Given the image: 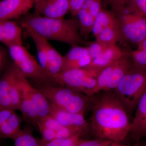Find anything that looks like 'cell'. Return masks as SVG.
Here are the masks:
<instances>
[{
	"instance_id": "cell-5",
	"label": "cell",
	"mask_w": 146,
	"mask_h": 146,
	"mask_svg": "<svg viewBox=\"0 0 146 146\" xmlns=\"http://www.w3.org/2000/svg\"><path fill=\"white\" fill-rule=\"evenodd\" d=\"M97 74L96 71L88 68L72 69L52 76L48 81L68 86L89 96L96 83Z\"/></svg>"
},
{
	"instance_id": "cell-19",
	"label": "cell",
	"mask_w": 146,
	"mask_h": 146,
	"mask_svg": "<svg viewBox=\"0 0 146 146\" xmlns=\"http://www.w3.org/2000/svg\"><path fill=\"white\" fill-rule=\"evenodd\" d=\"M19 110L22 112L24 119L27 123L31 124L36 125V123L39 120L37 110L34 104L28 96L25 90L23 87L22 80L21 102Z\"/></svg>"
},
{
	"instance_id": "cell-21",
	"label": "cell",
	"mask_w": 146,
	"mask_h": 146,
	"mask_svg": "<svg viewBox=\"0 0 146 146\" xmlns=\"http://www.w3.org/2000/svg\"><path fill=\"white\" fill-rule=\"evenodd\" d=\"M38 121L53 130L56 134V138H67L75 136H80L77 132L62 125L50 114L41 118Z\"/></svg>"
},
{
	"instance_id": "cell-13",
	"label": "cell",
	"mask_w": 146,
	"mask_h": 146,
	"mask_svg": "<svg viewBox=\"0 0 146 146\" xmlns=\"http://www.w3.org/2000/svg\"><path fill=\"white\" fill-rule=\"evenodd\" d=\"M20 24L7 20L0 21V41L8 48L23 45L22 31Z\"/></svg>"
},
{
	"instance_id": "cell-37",
	"label": "cell",
	"mask_w": 146,
	"mask_h": 146,
	"mask_svg": "<svg viewBox=\"0 0 146 146\" xmlns=\"http://www.w3.org/2000/svg\"><path fill=\"white\" fill-rule=\"evenodd\" d=\"M15 112V110L11 108H5L0 110V125H2Z\"/></svg>"
},
{
	"instance_id": "cell-16",
	"label": "cell",
	"mask_w": 146,
	"mask_h": 146,
	"mask_svg": "<svg viewBox=\"0 0 146 146\" xmlns=\"http://www.w3.org/2000/svg\"><path fill=\"white\" fill-rule=\"evenodd\" d=\"M26 78L25 77L23 78L22 84L28 96L36 107L39 120L49 115L50 102L42 92L29 83Z\"/></svg>"
},
{
	"instance_id": "cell-30",
	"label": "cell",
	"mask_w": 146,
	"mask_h": 146,
	"mask_svg": "<svg viewBox=\"0 0 146 146\" xmlns=\"http://www.w3.org/2000/svg\"><path fill=\"white\" fill-rule=\"evenodd\" d=\"M133 68L146 71V50L137 49L130 54Z\"/></svg>"
},
{
	"instance_id": "cell-32",
	"label": "cell",
	"mask_w": 146,
	"mask_h": 146,
	"mask_svg": "<svg viewBox=\"0 0 146 146\" xmlns=\"http://www.w3.org/2000/svg\"><path fill=\"white\" fill-rule=\"evenodd\" d=\"M102 0H86L82 8L89 11L95 18L102 9Z\"/></svg>"
},
{
	"instance_id": "cell-3",
	"label": "cell",
	"mask_w": 146,
	"mask_h": 146,
	"mask_svg": "<svg viewBox=\"0 0 146 146\" xmlns=\"http://www.w3.org/2000/svg\"><path fill=\"white\" fill-rule=\"evenodd\" d=\"M35 88L44 94L50 102L65 111L84 115L93 106V96L86 95L68 87L48 83L38 84Z\"/></svg>"
},
{
	"instance_id": "cell-33",
	"label": "cell",
	"mask_w": 146,
	"mask_h": 146,
	"mask_svg": "<svg viewBox=\"0 0 146 146\" xmlns=\"http://www.w3.org/2000/svg\"><path fill=\"white\" fill-rule=\"evenodd\" d=\"M107 46L96 40L95 42H91L87 47L92 60L101 54Z\"/></svg>"
},
{
	"instance_id": "cell-23",
	"label": "cell",
	"mask_w": 146,
	"mask_h": 146,
	"mask_svg": "<svg viewBox=\"0 0 146 146\" xmlns=\"http://www.w3.org/2000/svg\"><path fill=\"white\" fill-rule=\"evenodd\" d=\"M96 38V41L106 46L117 44V42L124 39L119 26L106 28L103 30Z\"/></svg>"
},
{
	"instance_id": "cell-36",
	"label": "cell",
	"mask_w": 146,
	"mask_h": 146,
	"mask_svg": "<svg viewBox=\"0 0 146 146\" xmlns=\"http://www.w3.org/2000/svg\"><path fill=\"white\" fill-rule=\"evenodd\" d=\"M86 0H70V11L73 16H77L83 7Z\"/></svg>"
},
{
	"instance_id": "cell-26",
	"label": "cell",
	"mask_w": 146,
	"mask_h": 146,
	"mask_svg": "<svg viewBox=\"0 0 146 146\" xmlns=\"http://www.w3.org/2000/svg\"><path fill=\"white\" fill-rule=\"evenodd\" d=\"M79 32L82 37L86 39L92 33L95 18L88 10L82 8L77 14Z\"/></svg>"
},
{
	"instance_id": "cell-24",
	"label": "cell",
	"mask_w": 146,
	"mask_h": 146,
	"mask_svg": "<svg viewBox=\"0 0 146 146\" xmlns=\"http://www.w3.org/2000/svg\"><path fill=\"white\" fill-rule=\"evenodd\" d=\"M32 127L26 126L12 138L15 146H42V139H36L33 135Z\"/></svg>"
},
{
	"instance_id": "cell-7",
	"label": "cell",
	"mask_w": 146,
	"mask_h": 146,
	"mask_svg": "<svg viewBox=\"0 0 146 146\" xmlns=\"http://www.w3.org/2000/svg\"><path fill=\"white\" fill-rule=\"evenodd\" d=\"M9 52L13 63L18 67L25 78L46 81L48 77L39 62L25 47L23 45L8 48Z\"/></svg>"
},
{
	"instance_id": "cell-12",
	"label": "cell",
	"mask_w": 146,
	"mask_h": 146,
	"mask_svg": "<svg viewBox=\"0 0 146 146\" xmlns=\"http://www.w3.org/2000/svg\"><path fill=\"white\" fill-rule=\"evenodd\" d=\"M35 7V14L48 18H63L70 11V0H43Z\"/></svg>"
},
{
	"instance_id": "cell-42",
	"label": "cell",
	"mask_w": 146,
	"mask_h": 146,
	"mask_svg": "<svg viewBox=\"0 0 146 146\" xmlns=\"http://www.w3.org/2000/svg\"><path fill=\"white\" fill-rule=\"evenodd\" d=\"M143 146H146V141L143 144Z\"/></svg>"
},
{
	"instance_id": "cell-25",
	"label": "cell",
	"mask_w": 146,
	"mask_h": 146,
	"mask_svg": "<svg viewBox=\"0 0 146 146\" xmlns=\"http://www.w3.org/2000/svg\"><path fill=\"white\" fill-rule=\"evenodd\" d=\"M22 121V119L14 112L7 121L0 125L1 138L12 139L21 130Z\"/></svg>"
},
{
	"instance_id": "cell-15",
	"label": "cell",
	"mask_w": 146,
	"mask_h": 146,
	"mask_svg": "<svg viewBox=\"0 0 146 146\" xmlns=\"http://www.w3.org/2000/svg\"><path fill=\"white\" fill-rule=\"evenodd\" d=\"M125 55V53L117 44L108 46L101 54L92 60L86 68L94 70L98 73L103 68L117 62Z\"/></svg>"
},
{
	"instance_id": "cell-27",
	"label": "cell",
	"mask_w": 146,
	"mask_h": 146,
	"mask_svg": "<svg viewBox=\"0 0 146 146\" xmlns=\"http://www.w3.org/2000/svg\"><path fill=\"white\" fill-rule=\"evenodd\" d=\"M116 63V62L108 65L98 72L96 77V83L94 89L91 91L89 96H93L104 91L109 81L112 70Z\"/></svg>"
},
{
	"instance_id": "cell-6",
	"label": "cell",
	"mask_w": 146,
	"mask_h": 146,
	"mask_svg": "<svg viewBox=\"0 0 146 146\" xmlns=\"http://www.w3.org/2000/svg\"><path fill=\"white\" fill-rule=\"evenodd\" d=\"M116 12L124 38L136 44L146 37V18L125 5Z\"/></svg>"
},
{
	"instance_id": "cell-39",
	"label": "cell",
	"mask_w": 146,
	"mask_h": 146,
	"mask_svg": "<svg viewBox=\"0 0 146 146\" xmlns=\"http://www.w3.org/2000/svg\"><path fill=\"white\" fill-rule=\"evenodd\" d=\"M108 3L112 5L113 9L117 11L123 8L126 5L127 0H106Z\"/></svg>"
},
{
	"instance_id": "cell-14",
	"label": "cell",
	"mask_w": 146,
	"mask_h": 146,
	"mask_svg": "<svg viewBox=\"0 0 146 146\" xmlns=\"http://www.w3.org/2000/svg\"><path fill=\"white\" fill-rule=\"evenodd\" d=\"M14 63L7 65L0 80V110L5 108L13 109L11 98V88L18 70Z\"/></svg>"
},
{
	"instance_id": "cell-29",
	"label": "cell",
	"mask_w": 146,
	"mask_h": 146,
	"mask_svg": "<svg viewBox=\"0 0 146 146\" xmlns=\"http://www.w3.org/2000/svg\"><path fill=\"white\" fill-rule=\"evenodd\" d=\"M82 137L75 136L67 138H55L49 142H43L42 139V146H78Z\"/></svg>"
},
{
	"instance_id": "cell-41",
	"label": "cell",
	"mask_w": 146,
	"mask_h": 146,
	"mask_svg": "<svg viewBox=\"0 0 146 146\" xmlns=\"http://www.w3.org/2000/svg\"><path fill=\"white\" fill-rule=\"evenodd\" d=\"M42 1H43V0H35V5L38 4L39 3L41 2Z\"/></svg>"
},
{
	"instance_id": "cell-2",
	"label": "cell",
	"mask_w": 146,
	"mask_h": 146,
	"mask_svg": "<svg viewBox=\"0 0 146 146\" xmlns=\"http://www.w3.org/2000/svg\"><path fill=\"white\" fill-rule=\"evenodd\" d=\"M19 24L23 28L32 29L48 40L63 42L72 46L80 45L88 46L91 43L82 37L78 21L76 18H48L34 13L25 15Z\"/></svg>"
},
{
	"instance_id": "cell-31",
	"label": "cell",
	"mask_w": 146,
	"mask_h": 146,
	"mask_svg": "<svg viewBox=\"0 0 146 146\" xmlns=\"http://www.w3.org/2000/svg\"><path fill=\"white\" fill-rule=\"evenodd\" d=\"M122 143H115L111 140L96 138V139H88L81 138L80 140L78 146H122Z\"/></svg>"
},
{
	"instance_id": "cell-35",
	"label": "cell",
	"mask_w": 146,
	"mask_h": 146,
	"mask_svg": "<svg viewBox=\"0 0 146 146\" xmlns=\"http://www.w3.org/2000/svg\"><path fill=\"white\" fill-rule=\"evenodd\" d=\"M36 125L42 134L43 142H49L56 138V134L52 129L47 127L39 121L37 122Z\"/></svg>"
},
{
	"instance_id": "cell-17",
	"label": "cell",
	"mask_w": 146,
	"mask_h": 146,
	"mask_svg": "<svg viewBox=\"0 0 146 146\" xmlns=\"http://www.w3.org/2000/svg\"><path fill=\"white\" fill-rule=\"evenodd\" d=\"M132 65V60H131L126 54L117 61L112 70L109 81L103 91L114 90Z\"/></svg>"
},
{
	"instance_id": "cell-22",
	"label": "cell",
	"mask_w": 146,
	"mask_h": 146,
	"mask_svg": "<svg viewBox=\"0 0 146 146\" xmlns=\"http://www.w3.org/2000/svg\"><path fill=\"white\" fill-rule=\"evenodd\" d=\"M64 56L61 55L51 45L49 44L47 51L48 79L60 72L63 66Z\"/></svg>"
},
{
	"instance_id": "cell-9",
	"label": "cell",
	"mask_w": 146,
	"mask_h": 146,
	"mask_svg": "<svg viewBox=\"0 0 146 146\" xmlns=\"http://www.w3.org/2000/svg\"><path fill=\"white\" fill-rule=\"evenodd\" d=\"M35 4V0H3L0 3V21L21 18Z\"/></svg>"
},
{
	"instance_id": "cell-10",
	"label": "cell",
	"mask_w": 146,
	"mask_h": 146,
	"mask_svg": "<svg viewBox=\"0 0 146 146\" xmlns=\"http://www.w3.org/2000/svg\"><path fill=\"white\" fill-rule=\"evenodd\" d=\"M92 59L89 55L87 46H74L64 56L61 72L86 68L90 65Z\"/></svg>"
},
{
	"instance_id": "cell-38",
	"label": "cell",
	"mask_w": 146,
	"mask_h": 146,
	"mask_svg": "<svg viewBox=\"0 0 146 146\" xmlns=\"http://www.w3.org/2000/svg\"><path fill=\"white\" fill-rule=\"evenodd\" d=\"M7 52L3 47L0 48V70L2 72L5 70L7 66Z\"/></svg>"
},
{
	"instance_id": "cell-1",
	"label": "cell",
	"mask_w": 146,
	"mask_h": 146,
	"mask_svg": "<svg viewBox=\"0 0 146 146\" xmlns=\"http://www.w3.org/2000/svg\"><path fill=\"white\" fill-rule=\"evenodd\" d=\"M90 119L92 135L96 138L123 143L129 133V115L113 90L93 95Z\"/></svg>"
},
{
	"instance_id": "cell-28",
	"label": "cell",
	"mask_w": 146,
	"mask_h": 146,
	"mask_svg": "<svg viewBox=\"0 0 146 146\" xmlns=\"http://www.w3.org/2000/svg\"><path fill=\"white\" fill-rule=\"evenodd\" d=\"M23 77L21 71L18 69L11 88L10 96L12 108L15 110L19 109L21 102V84Z\"/></svg>"
},
{
	"instance_id": "cell-34",
	"label": "cell",
	"mask_w": 146,
	"mask_h": 146,
	"mask_svg": "<svg viewBox=\"0 0 146 146\" xmlns=\"http://www.w3.org/2000/svg\"><path fill=\"white\" fill-rule=\"evenodd\" d=\"M126 5L146 18V0H127Z\"/></svg>"
},
{
	"instance_id": "cell-18",
	"label": "cell",
	"mask_w": 146,
	"mask_h": 146,
	"mask_svg": "<svg viewBox=\"0 0 146 146\" xmlns=\"http://www.w3.org/2000/svg\"><path fill=\"white\" fill-rule=\"evenodd\" d=\"M26 33L34 42L37 51L38 62L48 77V64L47 51L49 43L48 39L29 28H24Z\"/></svg>"
},
{
	"instance_id": "cell-20",
	"label": "cell",
	"mask_w": 146,
	"mask_h": 146,
	"mask_svg": "<svg viewBox=\"0 0 146 146\" xmlns=\"http://www.w3.org/2000/svg\"><path fill=\"white\" fill-rule=\"evenodd\" d=\"M115 26H119L117 17L102 8L95 18L92 33L96 37L104 29Z\"/></svg>"
},
{
	"instance_id": "cell-40",
	"label": "cell",
	"mask_w": 146,
	"mask_h": 146,
	"mask_svg": "<svg viewBox=\"0 0 146 146\" xmlns=\"http://www.w3.org/2000/svg\"><path fill=\"white\" fill-rule=\"evenodd\" d=\"M137 46H138L137 49L146 50V37L142 42L138 44Z\"/></svg>"
},
{
	"instance_id": "cell-8",
	"label": "cell",
	"mask_w": 146,
	"mask_h": 146,
	"mask_svg": "<svg viewBox=\"0 0 146 146\" xmlns=\"http://www.w3.org/2000/svg\"><path fill=\"white\" fill-rule=\"evenodd\" d=\"M49 114L62 125L78 133L82 138H88L92 135L91 125L86 121L84 115L67 112L50 102Z\"/></svg>"
},
{
	"instance_id": "cell-4",
	"label": "cell",
	"mask_w": 146,
	"mask_h": 146,
	"mask_svg": "<svg viewBox=\"0 0 146 146\" xmlns=\"http://www.w3.org/2000/svg\"><path fill=\"white\" fill-rule=\"evenodd\" d=\"M146 90V71L138 70L132 65L113 91L130 116Z\"/></svg>"
},
{
	"instance_id": "cell-11",
	"label": "cell",
	"mask_w": 146,
	"mask_h": 146,
	"mask_svg": "<svg viewBox=\"0 0 146 146\" xmlns=\"http://www.w3.org/2000/svg\"><path fill=\"white\" fill-rule=\"evenodd\" d=\"M129 135L136 144H139L141 139L146 137V90L136 108Z\"/></svg>"
}]
</instances>
